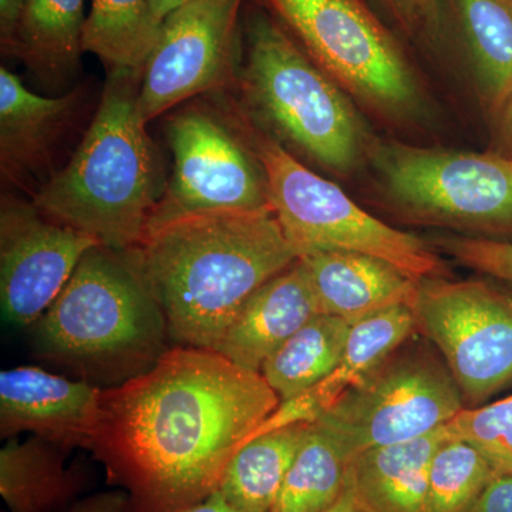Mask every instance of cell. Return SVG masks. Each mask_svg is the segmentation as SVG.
Returning a JSON list of instances; mask_svg holds the SVG:
<instances>
[{
    "instance_id": "5bb4252c",
    "label": "cell",
    "mask_w": 512,
    "mask_h": 512,
    "mask_svg": "<svg viewBox=\"0 0 512 512\" xmlns=\"http://www.w3.org/2000/svg\"><path fill=\"white\" fill-rule=\"evenodd\" d=\"M103 387L70 380L42 367L19 366L0 373V437L22 433L69 451L89 450L99 423Z\"/></svg>"
},
{
    "instance_id": "7402d4cb",
    "label": "cell",
    "mask_w": 512,
    "mask_h": 512,
    "mask_svg": "<svg viewBox=\"0 0 512 512\" xmlns=\"http://www.w3.org/2000/svg\"><path fill=\"white\" fill-rule=\"evenodd\" d=\"M84 0H28L9 53L39 76L74 73L83 53Z\"/></svg>"
},
{
    "instance_id": "cb8c5ba5",
    "label": "cell",
    "mask_w": 512,
    "mask_h": 512,
    "mask_svg": "<svg viewBox=\"0 0 512 512\" xmlns=\"http://www.w3.org/2000/svg\"><path fill=\"white\" fill-rule=\"evenodd\" d=\"M160 30L150 0H92L84 25L83 52L99 57L109 72L141 70Z\"/></svg>"
},
{
    "instance_id": "ffe728a7",
    "label": "cell",
    "mask_w": 512,
    "mask_h": 512,
    "mask_svg": "<svg viewBox=\"0 0 512 512\" xmlns=\"http://www.w3.org/2000/svg\"><path fill=\"white\" fill-rule=\"evenodd\" d=\"M66 450L32 436L0 450V497L8 512H64L83 493L86 471L66 466Z\"/></svg>"
},
{
    "instance_id": "9c48e42d",
    "label": "cell",
    "mask_w": 512,
    "mask_h": 512,
    "mask_svg": "<svg viewBox=\"0 0 512 512\" xmlns=\"http://www.w3.org/2000/svg\"><path fill=\"white\" fill-rule=\"evenodd\" d=\"M447 370L424 357L389 359L316 420L348 463L373 448L419 439L463 410Z\"/></svg>"
},
{
    "instance_id": "6da1fadb",
    "label": "cell",
    "mask_w": 512,
    "mask_h": 512,
    "mask_svg": "<svg viewBox=\"0 0 512 512\" xmlns=\"http://www.w3.org/2000/svg\"><path fill=\"white\" fill-rule=\"evenodd\" d=\"M279 404L261 373L175 345L148 372L101 390L89 451L134 512H178L218 490L229 460Z\"/></svg>"
},
{
    "instance_id": "8fae6325",
    "label": "cell",
    "mask_w": 512,
    "mask_h": 512,
    "mask_svg": "<svg viewBox=\"0 0 512 512\" xmlns=\"http://www.w3.org/2000/svg\"><path fill=\"white\" fill-rule=\"evenodd\" d=\"M173 151L170 183L150 222L200 212L268 210L261 163L224 121L190 107L168 121Z\"/></svg>"
},
{
    "instance_id": "4fadbf2b",
    "label": "cell",
    "mask_w": 512,
    "mask_h": 512,
    "mask_svg": "<svg viewBox=\"0 0 512 512\" xmlns=\"http://www.w3.org/2000/svg\"><path fill=\"white\" fill-rule=\"evenodd\" d=\"M96 241L49 220L36 205L3 198L0 208V302L9 326L32 328Z\"/></svg>"
},
{
    "instance_id": "3957f363",
    "label": "cell",
    "mask_w": 512,
    "mask_h": 512,
    "mask_svg": "<svg viewBox=\"0 0 512 512\" xmlns=\"http://www.w3.org/2000/svg\"><path fill=\"white\" fill-rule=\"evenodd\" d=\"M140 84L141 70H110L72 160L33 198L49 220L114 251L140 245L163 195L156 151L138 109Z\"/></svg>"
},
{
    "instance_id": "d4e9b609",
    "label": "cell",
    "mask_w": 512,
    "mask_h": 512,
    "mask_svg": "<svg viewBox=\"0 0 512 512\" xmlns=\"http://www.w3.org/2000/svg\"><path fill=\"white\" fill-rule=\"evenodd\" d=\"M487 100L512 97V0H454Z\"/></svg>"
},
{
    "instance_id": "7c38bea8",
    "label": "cell",
    "mask_w": 512,
    "mask_h": 512,
    "mask_svg": "<svg viewBox=\"0 0 512 512\" xmlns=\"http://www.w3.org/2000/svg\"><path fill=\"white\" fill-rule=\"evenodd\" d=\"M241 3H190L164 19L156 46L141 69L138 109L147 124L224 83L234 62Z\"/></svg>"
},
{
    "instance_id": "44dd1931",
    "label": "cell",
    "mask_w": 512,
    "mask_h": 512,
    "mask_svg": "<svg viewBox=\"0 0 512 512\" xmlns=\"http://www.w3.org/2000/svg\"><path fill=\"white\" fill-rule=\"evenodd\" d=\"M312 424L298 423L252 437L229 460L218 487L244 512H271Z\"/></svg>"
},
{
    "instance_id": "7a4b0ae2",
    "label": "cell",
    "mask_w": 512,
    "mask_h": 512,
    "mask_svg": "<svg viewBox=\"0 0 512 512\" xmlns=\"http://www.w3.org/2000/svg\"><path fill=\"white\" fill-rule=\"evenodd\" d=\"M128 252L157 296L175 345L211 350L248 299L299 259L271 208L153 221Z\"/></svg>"
},
{
    "instance_id": "836d02e7",
    "label": "cell",
    "mask_w": 512,
    "mask_h": 512,
    "mask_svg": "<svg viewBox=\"0 0 512 512\" xmlns=\"http://www.w3.org/2000/svg\"><path fill=\"white\" fill-rule=\"evenodd\" d=\"M178 512H244L239 510V508L235 507L229 503L227 498L224 497L220 493V491H215L211 495H208L207 498L200 501V503L192 504L190 507H185L183 510Z\"/></svg>"
},
{
    "instance_id": "2e32d148",
    "label": "cell",
    "mask_w": 512,
    "mask_h": 512,
    "mask_svg": "<svg viewBox=\"0 0 512 512\" xmlns=\"http://www.w3.org/2000/svg\"><path fill=\"white\" fill-rule=\"evenodd\" d=\"M318 315L315 293L298 259L248 299L214 352L261 373L266 360Z\"/></svg>"
},
{
    "instance_id": "ba28073f",
    "label": "cell",
    "mask_w": 512,
    "mask_h": 512,
    "mask_svg": "<svg viewBox=\"0 0 512 512\" xmlns=\"http://www.w3.org/2000/svg\"><path fill=\"white\" fill-rule=\"evenodd\" d=\"M377 167L390 200L416 220L512 232V158L390 144Z\"/></svg>"
},
{
    "instance_id": "4316f807",
    "label": "cell",
    "mask_w": 512,
    "mask_h": 512,
    "mask_svg": "<svg viewBox=\"0 0 512 512\" xmlns=\"http://www.w3.org/2000/svg\"><path fill=\"white\" fill-rule=\"evenodd\" d=\"M495 476L473 444L447 436L431 460L426 512H470Z\"/></svg>"
},
{
    "instance_id": "8d00e7d4",
    "label": "cell",
    "mask_w": 512,
    "mask_h": 512,
    "mask_svg": "<svg viewBox=\"0 0 512 512\" xmlns=\"http://www.w3.org/2000/svg\"><path fill=\"white\" fill-rule=\"evenodd\" d=\"M504 109L507 110L508 133H510V136L512 138V97L510 100H508V103L505 104Z\"/></svg>"
},
{
    "instance_id": "f1b7e54d",
    "label": "cell",
    "mask_w": 512,
    "mask_h": 512,
    "mask_svg": "<svg viewBox=\"0 0 512 512\" xmlns=\"http://www.w3.org/2000/svg\"><path fill=\"white\" fill-rule=\"evenodd\" d=\"M441 248L461 264L512 284V242L484 238H447Z\"/></svg>"
},
{
    "instance_id": "d6986e66",
    "label": "cell",
    "mask_w": 512,
    "mask_h": 512,
    "mask_svg": "<svg viewBox=\"0 0 512 512\" xmlns=\"http://www.w3.org/2000/svg\"><path fill=\"white\" fill-rule=\"evenodd\" d=\"M444 426L349 461L348 480L365 512H426L430 464L447 439Z\"/></svg>"
},
{
    "instance_id": "5b68a950",
    "label": "cell",
    "mask_w": 512,
    "mask_h": 512,
    "mask_svg": "<svg viewBox=\"0 0 512 512\" xmlns=\"http://www.w3.org/2000/svg\"><path fill=\"white\" fill-rule=\"evenodd\" d=\"M241 80L252 109L289 144L336 173L355 167L365 146L356 111L338 82L272 20L252 19Z\"/></svg>"
},
{
    "instance_id": "d6a6232c",
    "label": "cell",
    "mask_w": 512,
    "mask_h": 512,
    "mask_svg": "<svg viewBox=\"0 0 512 512\" xmlns=\"http://www.w3.org/2000/svg\"><path fill=\"white\" fill-rule=\"evenodd\" d=\"M26 2L28 0H0V39L3 50L8 53L15 43Z\"/></svg>"
},
{
    "instance_id": "30bf717a",
    "label": "cell",
    "mask_w": 512,
    "mask_h": 512,
    "mask_svg": "<svg viewBox=\"0 0 512 512\" xmlns=\"http://www.w3.org/2000/svg\"><path fill=\"white\" fill-rule=\"evenodd\" d=\"M416 326L436 343L467 402L512 383V296L483 281L419 282Z\"/></svg>"
},
{
    "instance_id": "83f0119b",
    "label": "cell",
    "mask_w": 512,
    "mask_h": 512,
    "mask_svg": "<svg viewBox=\"0 0 512 512\" xmlns=\"http://www.w3.org/2000/svg\"><path fill=\"white\" fill-rule=\"evenodd\" d=\"M444 427L448 437L473 444L497 474L512 473V394L477 409H463Z\"/></svg>"
},
{
    "instance_id": "e575fe53",
    "label": "cell",
    "mask_w": 512,
    "mask_h": 512,
    "mask_svg": "<svg viewBox=\"0 0 512 512\" xmlns=\"http://www.w3.org/2000/svg\"><path fill=\"white\" fill-rule=\"evenodd\" d=\"M322 512H365L362 505L357 501L355 491L349 483L348 474H346L345 487H343L338 500Z\"/></svg>"
},
{
    "instance_id": "ac0fdd59",
    "label": "cell",
    "mask_w": 512,
    "mask_h": 512,
    "mask_svg": "<svg viewBox=\"0 0 512 512\" xmlns=\"http://www.w3.org/2000/svg\"><path fill=\"white\" fill-rule=\"evenodd\" d=\"M79 92L45 97L30 92L16 74L0 69V164L3 177L20 178L40 167L70 126Z\"/></svg>"
},
{
    "instance_id": "e0dca14e",
    "label": "cell",
    "mask_w": 512,
    "mask_h": 512,
    "mask_svg": "<svg viewBox=\"0 0 512 512\" xmlns=\"http://www.w3.org/2000/svg\"><path fill=\"white\" fill-rule=\"evenodd\" d=\"M414 328L416 319L409 306H396L353 325L339 365L308 392L279 404L248 440L291 424L315 423L346 393L376 372Z\"/></svg>"
},
{
    "instance_id": "1f68e13d",
    "label": "cell",
    "mask_w": 512,
    "mask_h": 512,
    "mask_svg": "<svg viewBox=\"0 0 512 512\" xmlns=\"http://www.w3.org/2000/svg\"><path fill=\"white\" fill-rule=\"evenodd\" d=\"M64 512H134L126 491H101L79 498Z\"/></svg>"
},
{
    "instance_id": "484cf974",
    "label": "cell",
    "mask_w": 512,
    "mask_h": 512,
    "mask_svg": "<svg viewBox=\"0 0 512 512\" xmlns=\"http://www.w3.org/2000/svg\"><path fill=\"white\" fill-rule=\"evenodd\" d=\"M348 460L325 431L312 424L271 512H322L338 500Z\"/></svg>"
},
{
    "instance_id": "9a60e30c",
    "label": "cell",
    "mask_w": 512,
    "mask_h": 512,
    "mask_svg": "<svg viewBox=\"0 0 512 512\" xmlns=\"http://www.w3.org/2000/svg\"><path fill=\"white\" fill-rule=\"evenodd\" d=\"M319 311L350 325L396 306L413 308L419 282L383 259L359 252L319 251L299 258Z\"/></svg>"
},
{
    "instance_id": "8992f818",
    "label": "cell",
    "mask_w": 512,
    "mask_h": 512,
    "mask_svg": "<svg viewBox=\"0 0 512 512\" xmlns=\"http://www.w3.org/2000/svg\"><path fill=\"white\" fill-rule=\"evenodd\" d=\"M252 147L264 170L269 208L299 258L319 251L359 252L383 259L417 281L440 274V259L423 241L362 210L275 138L254 133Z\"/></svg>"
},
{
    "instance_id": "603a6c76",
    "label": "cell",
    "mask_w": 512,
    "mask_h": 512,
    "mask_svg": "<svg viewBox=\"0 0 512 512\" xmlns=\"http://www.w3.org/2000/svg\"><path fill=\"white\" fill-rule=\"evenodd\" d=\"M350 330L346 320L315 316L266 360L261 375L281 403L308 392L339 365Z\"/></svg>"
},
{
    "instance_id": "d590c367",
    "label": "cell",
    "mask_w": 512,
    "mask_h": 512,
    "mask_svg": "<svg viewBox=\"0 0 512 512\" xmlns=\"http://www.w3.org/2000/svg\"><path fill=\"white\" fill-rule=\"evenodd\" d=\"M195 2H205V0H150V8L154 19L163 25L164 19L167 18L170 13H173L174 10Z\"/></svg>"
},
{
    "instance_id": "f546056e",
    "label": "cell",
    "mask_w": 512,
    "mask_h": 512,
    "mask_svg": "<svg viewBox=\"0 0 512 512\" xmlns=\"http://www.w3.org/2000/svg\"><path fill=\"white\" fill-rule=\"evenodd\" d=\"M404 30L414 33L437 25V0H377Z\"/></svg>"
},
{
    "instance_id": "277c9868",
    "label": "cell",
    "mask_w": 512,
    "mask_h": 512,
    "mask_svg": "<svg viewBox=\"0 0 512 512\" xmlns=\"http://www.w3.org/2000/svg\"><path fill=\"white\" fill-rule=\"evenodd\" d=\"M32 328L37 355L107 387L148 372L170 349L163 309L137 262L101 245Z\"/></svg>"
},
{
    "instance_id": "4dcf8cb0",
    "label": "cell",
    "mask_w": 512,
    "mask_h": 512,
    "mask_svg": "<svg viewBox=\"0 0 512 512\" xmlns=\"http://www.w3.org/2000/svg\"><path fill=\"white\" fill-rule=\"evenodd\" d=\"M470 512H512V473L495 476Z\"/></svg>"
},
{
    "instance_id": "52a82bcc",
    "label": "cell",
    "mask_w": 512,
    "mask_h": 512,
    "mask_svg": "<svg viewBox=\"0 0 512 512\" xmlns=\"http://www.w3.org/2000/svg\"><path fill=\"white\" fill-rule=\"evenodd\" d=\"M305 52L367 106L400 117L417 109L416 77L392 33L363 0H265Z\"/></svg>"
}]
</instances>
